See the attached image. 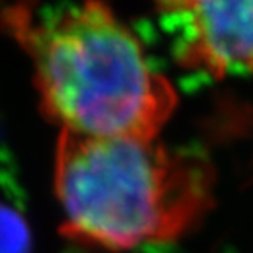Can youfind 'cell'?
Wrapping results in <instances>:
<instances>
[{
	"label": "cell",
	"instance_id": "1",
	"mask_svg": "<svg viewBox=\"0 0 253 253\" xmlns=\"http://www.w3.org/2000/svg\"><path fill=\"white\" fill-rule=\"evenodd\" d=\"M55 190L62 234L84 246L132 250L188 234L211 211L214 170L201 155L155 139L60 132Z\"/></svg>",
	"mask_w": 253,
	"mask_h": 253
},
{
	"label": "cell",
	"instance_id": "2",
	"mask_svg": "<svg viewBox=\"0 0 253 253\" xmlns=\"http://www.w3.org/2000/svg\"><path fill=\"white\" fill-rule=\"evenodd\" d=\"M42 109L62 130L155 139L178 97L141 42L102 0H83L21 25Z\"/></svg>",
	"mask_w": 253,
	"mask_h": 253
},
{
	"label": "cell",
	"instance_id": "3",
	"mask_svg": "<svg viewBox=\"0 0 253 253\" xmlns=\"http://www.w3.org/2000/svg\"><path fill=\"white\" fill-rule=\"evenodd\" d=\"M183 67L253 76V0H153Z\"/></svg>",
	"mask_w": 253,
	"mask_h": 253
},
{
	"label": "cell",
	"instance_id": "4",
	"mask_svg": "<svg viewBox=\"0 0 253 253\" xmlns=\"http://www.w3.org/2000/svg\"><path fill=\"white\" fill-rule=\"evenodd\" d=\"M0 253H32V232L23 211L0 197Z\"/></svg>",
	"mask_w": 253,
	"mask_h": 253
}]
</instances>
